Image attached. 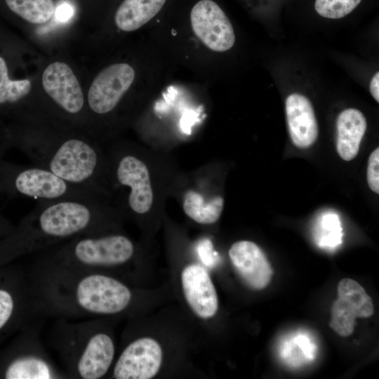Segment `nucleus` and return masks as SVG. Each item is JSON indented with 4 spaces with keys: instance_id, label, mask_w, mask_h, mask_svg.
<instances>
[{
    "instance_id": "39448f33",
    "label": "nucleus",
    "mask_w": 379,
    "mask_h": 379,
    "mask_svg": "<svg viewBox=\"0 0 379 379\" xmlns=\"http://www.w3.org/2000/svg\"><path fill=\"white\" fill-rule=\"evenodd\" d=\"M13 185L20 194L38 200L99 199L100 192L69 182L36 166L19 170Z\"/></svg>"
},
{
    "instance_id": "f257e3e1",
    "label": "nucleus",
    "mask_w": 379,
    "mask_h": 379,
    "mask_svg": "<svg viewBox=\"0 0 379 379\" xmlns=\"http://www.w3.org/2000/svg\"><path fill=\"white\" fill-rule=\"evenodd\" d=\"M38 201L18 230L19 253H31L78 236L99 234L103 215L99 199Z\"/></svg>"
},
{
    "instance_id": "a211bd4d",
    "label": "nucleus",
    "mask_w": 379,
    "mask_h": 379,
    "mask_svg": "<svg viewBox=\"0 0 379 379\" xmlns=\"http://www.w3.org/2000/svg\"><path fill=\"white\" fill-rule=\"evenodd\" d=\"M224 206L222 197L216 196L205 201L202 195L194 190L185 192L182 208L185 214L194 221L208 225L219 219Z\"/></svg>"
},
{
    "instance_id": "0eeeda50",
    "label": "nucleus",
    "mask_w": 379,
    "mask_h": 379,
    "mask_svg": "<svg viewBox=\"0 0 379 379\" xmlns=\"http://www.w3.org/2000/svg\"><path fill=\"white\" fill-rule=\"evenodd\" d=\"M337 292L338 298L331 307L329 326L339 335L347 337L354 331L356 318L372 316L373 304L364 288L352 279H342Z\"/></svg>"
},
{
    "instance_id": "6ab92c4d",
    "label": "nucleus",
    "mask_w": 379,
    "mask_h": 379,
    "mask_svg": "<svg viewBox=\"0 0 379 379\" xmlns=\"http://www.w3.org/2000/svg\"><path fill=\"white\" fill-rule=\"evenodd\" d=\"M343 233L338 213L326 210L319 213L313 226V237L321 248L333 251L342 244Z\"/></svg>"
},
{
    "instance_id": "aec40b11",
    "label": "nucleus",
    "mask_w": 379,
    "mask_h": 379,
    "mask_svg": "<svg viewBox=\"0 0 379 379\" xmlns=\"http://www.w3.org/2000/svg\"><path fill=\"white\" fill-rule=\"evenodd\" d=\"M9 9L32 24H43L54 14L53 0H6Z\"/></svg>"
},
{
    "instance_id": "6e6552de",
    "label": "nucleus",
    "mask_w": 379,
    "mask_h": 379,
    "mask_svg": "<svg viewBox=\"0 0 379 379\" xmlns=\"http://www.w3.org/2000/svg\"><path fill=\"white\" fill-rule=\"evenodd\" d=\"M135 71L127 63L111 65L93 81L88 93V105L95 114L112 112L133 82Z\"/></svg>"
},
{
    "instance_id": "412c9836",
    "label": "nucleus",
    "mask_w": 379,
    "mask_h": 379,
    "mask_svg": "<svg viewBox=\"0 0 379 379\" xmlns=\"http://www.w3.org/2000/svg\"><path fill=\"white\" fill-rule=\"evenodd\" d=\"M31 86L27 79L11 80L6 63L0 57V104L18 102L29 94Z\"/></svg>"
},
{
    "instance_id": "ddd939ff",
    "label": "nucleus",
    "mask_w": 379,
    "mask_h": 379,
    "mask_svg": "<svg viewBox=\"0 0 379 379\" xmlns=\"http://www.w3.org/2000/svg\"><path fill=\"white\" fill-rule=\"evenodd\" d=\"M181 281L185 299L194 313L202 319L213 317L218 300L207 270L198 264L189 265L182 272Z\"/></svg>"
},
{
    "instance_id": "f03ea898",
    "label": "nucleus",
    "mask_w": 379,
    "mask_h": 379,
    "mask_svg": "<svg viewBox=\"0 0 379 379\" xmlns=\"http://www.w3.org/2000/svg\"><path fill=\"white\" fill-rule=\"evenodd\" d=\"M22 150L33 164L75 185L101 193L102 160L100 149L77 135L30 133Z\"/></svg>"
},
{
    "instance_id": "1a4fd4ad",
    "label": "nucleus",
    "mask_w": 379,
    "mask_h": 379,
    "mask_svg": "<svg viewBox=\"0 0 379 379\" xmlns=\"http://www.w3.org/2000/svg\"><path fill=\"white\" fill-rule=\"evenodd\" d=\"M162 350L157 341L141 338L131 343L119 357L114 369L116 379H150L158 373Z\"/></svg>"
},
{
    "instance_id": "dca6fc26",
    "label": "nucleus",
    "mask_w": 379,
    "mask_h": 379,
    "mask_svg": "<svg viewBox=\"0 0 379 379\" xmlns=\"http://www.w3.org/2000/svg\"><path fill=\"white\" fill-rule=\"evenodd\" d=\"M366 119L359 109L349 108L341 112L336 120V149L345 161L357 155L366 130Z\"/></svg>"
},
{
    "instance_id": "5701e85b",
    "label": "nucleus",
    "mask_w": 379,
    "mask_h": 379,
    "mask_svg": "<svg viewBox=\"0 0 379 379\" xmlns=\"http://www.w3.org/2000/svg\"><path fill=\"white\" fill-rule=\"evenodd\" d=\"M379 148L371 154L367 166V182L369 188L375 193H379Z\"/></svg>"
},
{
    "instance_id": "393cba45",
    "label": "nucleus",
    "mask_w": 379,
    "mask_h": 379,
    "mask_svg": "<svg viewBox=\"0 0 379 379\" xmlns=\"http://www.w3.org/2000/svg\"><path fill=\"white\" fill-rule=\"evenodd\" d=\"M73 13V10L68 4H62L56 10V19L60 22L68 20Z\"/></svg>"
},
{
    "instance_id": "f8f14e48",
    "label": "nucleus",
    "mask_w": 379,
    "mask_h": 379,
    "mask_svg": "<svg viewBox=\"0 0 379 379\" xmlns=\"http://www.w3.org/2000/svg\"><path fill=\"white\" fill-rule=\"evenodd\" d=\"M236 272L251 288L262 290L271 281L272 268L261 248L251 241H239L229 250Z\"/></svg>"
},
{
    "instance_id": "2eb2a0df",
    "label": "nucleus",
    "mask_w": 379,
    "mask_h": 379,
    "mask_svg": "<svg viewBox=\"0 0 379 379\" xmlns=\"http://www.w3.org/2000/svg\"><path fill=\"white\" fill-rule=\"evenodd\" d=\"M33 338L27 352L13 359L6 369L7 379H55L64 378L38 340Z\"/></svg>"
},
{
    "instance_id": "4468645a",
    "label": "nucleus",
    "mask_w": 379,
    "mask_h": 379,
    "mask_svg": "<svg viewBox=\"0 0 379 379\" xmlns=\"http://www.w3.org/2000/svg\"><path fill=\"white\" fill-rule=\"evenodd\" d=\"M286 121L291 140L299 148H308L317 139L319 127L310 100L300 93L289 95L285 102Z\"/></svg>"
},
{
    "instance_id": "4be33fe9",
    "label": "nucleus",
    "mask_w": 379,
    "mask_h": 379,
    "mask_svg": "<svg viewBox=\"0 0 379 379\" xmlns=\"http://www.w3.org/2000/svg\"><path fill=\"white\" fill-rule=\"evenodd\" d=\"M361 0H315L317 13L326 18L339 19L350 13Z\"/></svg>"
},
{
    "instance_id": "20e7f679",
    "label": "nucleus",
    "mask_w": 379,
    "mask_h": 379,
    "mask_svg": "<svg viewBox=\"0 0 379 379\" xmlns=\"http://www.w3.org/2000/svg\"><path fill=\"white\" fill-rule=\"evenodd\" d=\"M134 253L132 241L121 234L76 237L46 250L39 258L63 266L95 271L126 264Z\"/></svg>"
},
{
    "instance_id": "f3484780",
    "label": "nucleus",
    "mask_w": 379,
    "mask_h": 379,
    "mask_svg": "<svg viewBox=\"0 0 379 379\" xmlns=\"http://www.w3.org/2000/svg\"><path fill=\"white\" fill-rule=\"evenodd\" d=\"M167 0H124L114 15V22L124 32L138 29L154 18Z\"/></svg>"
},
{
    "instance_id": "9d476101",
    "label": "nucleus",
    "mask_w": 379,
    "mask_h": 379,
    "mask_svg": "<svg viewBox=\"0 0 379 379\" xmlns=\"http://www.w3.org/2000/svg\"><path fill=\"white\" fill-rule=\"evenodd\" d=\"M114 173L118 184L130 190L127 204L131 210L137 214L148 212L153 203V191L147 165L127 154L117 161Z\"/></svg>"
},
{
    "instance_id": "9b49d317",
    "label": "nucleus",
    "mask_w": 379,
    "mask_h": 379,
    "mask_svg": "<svg viewBox=\"0 0 379 379\" xmlns=\"http://www.w3.org/2000/svg\"><path fill=\"white\" fill-rule=\"evenodd\" d=\"M46 93L65 112L77 115L83 111L84 98L81 86L72 69L65 63L49 65L42 75Z\"/></svg>"
},
{
    "instance_id": "b1692460",
    "label": "nucleus",
    "mask_w": 379,
    "mask_h": 379,
    "mask_svg": "<svg viewBox=\"0 0 379 379\" xmlns=\"http://www.w3.org/2000/svg\"><path fill=\"white\" fill-rule=\"evenodd\" d=\"M15 308L14 298L11 293L0 288V330L7 324Z\"/></svg>"
},
{
    "instance_id": "7ed1b4c3",
    "label": "nucleus",
    "mask_w": 379,
    "mask_h": 379,
    "mask_svg": "<svg viewBox=\"0 0 379 379\" xmlns=\"http://www.w3.org/2000/svg\"><path fill=\"white\" fill-rule=\"evenodd\" d=\"M52 343L69 375L76 378L103 377L114 357L112 338L102 331L92 330L88 321L58 324Z\"/></svg>"
},
{
    "instance_id": "a878e982",
    "label": "nucleus",
    "mask_w": 379,
    "mask_h": 379,
    "mask_svg": "<svg viewBox=\"0 0 379 379\" xmlns=\"http://www.w3.org/2000/svg\"><path fill=\"white\" fill-rule=\"evenodd\" d=\"M370 92L373 97V98L379 102V72L373 77L371 83H370Z\"/></svg>"
},
{
    "instance_id": "423d86ee",
    "label": "nucleus",
    "mask_w": 379,
    "mask_h": 379,
    "mask_svg": "<svg viewBox=\"0 0 379 379\" xmlns=\"http://www.w3.org/2000/svg\"><path fill=\"white\" fill-rule=\"evenodd\" d=\"M190 22L196 36L209 49L224 52L235 42L232 25L219 5L213 0H199L192 8Z\"/></svg>"
}]
</instances>
